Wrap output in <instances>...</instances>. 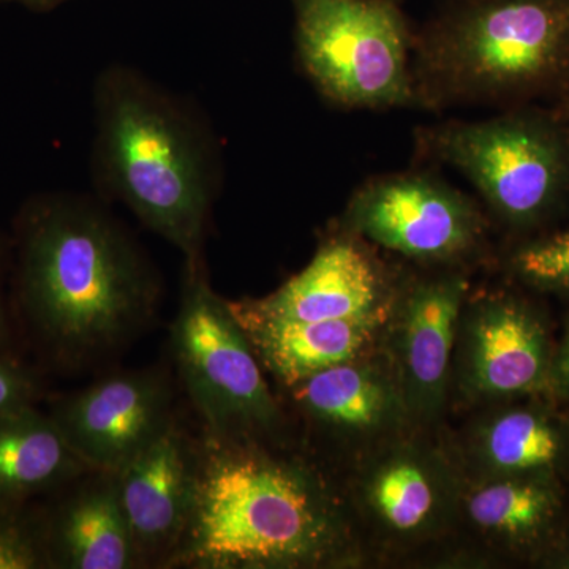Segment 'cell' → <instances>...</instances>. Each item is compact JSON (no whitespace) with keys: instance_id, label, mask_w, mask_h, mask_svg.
<instances>
[{"instance_id":"obj_1","label":"cell","mask_w":569,"mask_h":569,"mask_svg":"<svg viewBox=\"0 0 569 569\" xmlns=\"http://www.w3.org/2000/svg\"><path fill=\"white\" fill-rule=\"evenodd\" d=\"M11 316L43 369L99 365L156 317L162 280L132 234L103 206L39 193L10 236Z\"/></svg>"},{"instance_id":"obj_2","label":"cell","mask_w":569,"mask_h":569,"mask_svg":"<svg viewBox=\"0 0 569 569\" xmlns=\"http://www.w3.org/2000/svg\"><path fill=\"white\" fill-rule=\"evenodd\" d=\"M93 111L99 192L174 246L187 268L204 263L220 183L211 127L189 102L126 66L97 78Z\"/></svg>"},{"instance_id":"obj_3","label":"cell","mask_w":569,"mask_h":569,"mask_svg":"<svg viewBox=\"0 0 569 569\" xmlns=\"http://www.w3.org/2000/svg\"><path fill=\"white\" fill-rule=\"evenodd\" d=\"M346 545L342 515L316 471L257 440L204 437L192 516L168 567H328Z\"/></svg>"},{"instance_id":"obj_4","label":"cell","mask_w":569,"mask_h":569,"mask_svg":"<svg viewBox=\"0 0 569 569\" xmlns=\"http://www.w3.org/2000/svg\"><path fill=\"white\" fill-rule=\"evenodd\" d=\"M411 52L417 104L529 96L569 71V0H459Z\"/></svg>"},{"instance_id":"obj_5","label":"cell","mask_w":569,"mask_h":569,"mask_svg":"<svg viewBox=\"0 0 569 569\" xmlns=\"http://www.w3.org/2000/svg\"><path fill=\"white\" fill-rule=\"evenodd\" d=\"M296 51L318 92L343 108L417 104L413 40L395 0H293Z\"/></svg>"},{"instance_id":"obj_6","label":"cell","mask_w":569,"mask_h":569,"mask_svg":"<svg viewBox=\"0 0 569 569\" xmlns=\"http://www.w3.org/2000/svg\"><path fill=\"white\" fill-rule=\"evenodd\" d=\"M171 347L206 437L257 440L280 425L252 343L230 302L213 291L204 263L186 266Z\"/></svg>"},{"instance_id":"obj_7","label":"cell","mask_w":569,"mask_h":569,"mask_svg":"<svg viewBox=\"0 0 569 569\" xmlns=\"http://www.w3.org/2000/svg\"><path fill=\"white\" fill-rule=\"evenodd\" d=\"M430 156L460 171L501 219L530 223L569 183V144L556 126L512 112L477 122H447L421 132Z\"/></svg>"},{"instance_id":"obj_8","label":"cell","mask_w":569,"mask_h":569,"mask_svg":"<svg viewBox=\"0 0 569 569\" xmlns=\"http://www.w3.org/2000/svg\"><path fill=\"white\" fill-rule=\"evenodd\" d=\"M348 233L430 263L458 261L485 234L478 206L429 173H397L366 182L343 213Z\"/></svg>"},{"instance_id":"obj_9","label":"cell","mask_w":569,"mask_h":569,"mask_svg":"<svg viewBox=\"0 0 569 569\" xmlns=\"http://www.w3.org/2000/svg\"><path fill=\"white\" fill-rule=\"evenodd\" d=\"M48 415L78 459L107 473L121 470L176 419L170 381L157 370L104 377L59 397Z\"/></svg>"},{"instance_id":"obj_10","label":"cell","mask_w":569,"mask_h":569,"mask_svg":"<svg viewBox=\"0 0 569 569\" xmlns=\"http://www.w3.org/2000/svg\"><path fill=\"white\" fill-rule=\"evenodd\" d=\"M200 445L176 419L121 470L119 500L140 567H168L181 546L197 490Z\"/></svg>"},{"instance_id":"obj_11","label":"cell","mask_w":569,"mask_h":569,"mask_svg":"<svg viewBox=\"0 0 569 569\" xmlns=\"http://www.w3.org/2000/svg\"><path fill=\"white\" fill-rule=\"evenodd\" d=\"M468 282L462 274L417 280L397 299L392 372L408 415L436 417L447 400Z\"/></svg>"},{"instance_id":"obj_12","label":"cell","mask_w":569,"mask_h":569,"mask_svg":"<svg viewBox=\"0 0 569 569\" xmlns=\"http://www.w3.org/2000/svg\"><path fill=\"white\" fill-rule=\"evenodd\" d=\"M391 284L355 234L329 238L301 272L274 293L233 302L252 316L284 321H335L380 316L391 302Z\"/></svg>"},{"instance_id":"obj_13","label":"cell","mask_w":569,"mask_h":569,"mask_svg":"<svg viewBox=\"0 0 569 569\" xmlns=\"http://www.w3.org/2000/svg\"><path fill=\"white\" fill-rule=\"evenodd\" d=\"M39 516L48 568L140 567L114 473L88 471L48 496Z\"/></svg>"},{"instance_id":"obj_14","label":"cell","mask_w":569,"mask_h":569,"mask_svg":"<svg viewBox=\"0 0 569 569\" xmlns=\"http://www.w3.org/2000/svg\"><path fill=\"white\" fill-rule=\"evenodd\" d=\"M359 498L381 533L407 542L440 530L458 508L460 492L455 473L436 451L400 445L366 467Z\"/></svg>"},{"instance_id":"obj_15","label":"cell","mask_w":569,"mask_h":569,"mask_svg":"<svg viewBox=\"0 0 569 569\" xmlns=\"http://www.w3.org/2000/svg\"><path fill=\"white\" fill-rule=\"evenodd\" d=\"M546 337L538 321L503 298L471 307L462 335V377L468 391L500 397L531 391L545 380Z\"/></svg>"},{"instance_id":"obj_16","label":"cell","mask_w":569,"mask_h":569,"mask_svg":"<svg viewBox=\"0 0 569 569\" xmlns=\"http://www.w3.org/2000/svg\"><path fill=\"white\" fill-rule=\"evenodd\" d=\"M230 307L258 361L290 389L321 370L361 358L385 320L380 313L351 320L284 321L252 316L233 302Z\"/></svg>"},{"instance_id":"obj_17","label":"cell","mask_w":569,"mask_h":569,"mask_svg":"<svg viewBox=\"0 0 569 569\" xmlns=\"http://www.w3.org/2000/svg\"><path fill=\"white\" fill-rule=\"evenodd\" d=\"M48 411L0 413V509H21L88 473Z\"/></svg>"},{"instance_id":"obj_18","label":"cell","mask_w":569,"mask_h":569,"mask_svg":"<svg viewBox=\"0 0 569 569\" xmlns=\"http://www.w3.org/2000/svg\"><path fill=\"white\" fill-rule=\"evenodd\" d=\"M291 392L312 421L342 432H378L408 415L395 372L361 358L321 370Z\"/></svg>"},{"instance_id":"obj_19","label":"cell","mask_w":569,"mask_h":569,"mask_svg":"<svg viewBox=\"0 0 569 569\" xmlns=\"http://www.w3.org/2000/svg\"><path fill=\"white\" fill-rule=\"evenodd\" d=\"M563 440L552 422L537 411L508 410L478 430L475 455L493 477L533 473L557 462Z\"/></svg>"},{"instance_id":"obj_20","label":"cell","mask_w":569,"mask_h":569,"mask_svg":"<svg viewBox=\"0 0 569 569\" xmlns=\"http://www.w3.org/2000/svg\"><path fill=\"white\" fill-rule=\"evenodd\" d=\"M460 498L479 533L511 541L538 533L556 511L552 492L522 475L493 477Z\"/></svg>"},{"instance_id":"obj_21","label":"cell","mask_w":569,"mask_h":569,"mask_svg":"<svg viewBox=\"0 0 569 569\" xmlns=\"http://www.w3.org/2000/svg\"><path fill=\"white\" fill-rule=\"evenodd\" d=\"M48 568L39 505L0 509V569Z\"/></svg>"},{"instance_id":"obj_22","label":"cell","mask_w":569,"mask_h":569,"mask_svg":"<svg viewBox=\"0 0 569 569\" xmlns=\"http://www.w3.org/2000/svg\"><path fill=\"white\" fill-rule=\"evenodd\" d=\"M516 269L530 282L569 288V231L516 254Z\"/></svg>"},{"instance_id":"obj_23","label":"cell","mask_w":569,"mask_h":569,"mask_svg":"<svg viewBox=\"0 0 569 569\" xmlns=\"http://www.w3.org/2000/svg\"><path fill=\"white\" fill-rule=\"evenodd\" d=\"M44 396L40 370L14 353H0V413L39 403Z\"/></svg>"},{"instance_id":"obj_24","label":"cell","mask_w":569,"mask_h":569,"mask_svg":"<svg viewBox=\"0 0 569 569\" xmlns=\"http://www.w3.org/2000/svg\"><path fill=\"white\" fill-rule=\"evenodd\" d=\"M11 249L10 238L0 234V353H13L11 350V306L6 293V284L10 282Z\"/></svg>"},{"instance_id":"obj_25","label":"cell","mask_w":569,"mask_h":569,"mask_svg":"<svg viewBox=\"0 0 569 569\" xmlns=\"http://www.w3.org/2000/svg\"><path fill=\"white\" fill-rule=\"evenodd\" d=\"M6 2L20 3L22 7L37 11H47L61 6L67 0H6Z\"/></svg>"},{"instance_id":"obj_26","label":"cell","mask_w":569,"mask_h":569,"mask_svg":"<svg viewBox=\"0 0 569 569\" xmlns=\"http://www.w3.org/2000/svg\"><path fill=\"white\" fill-rule=\"evenodd\" d=\"M563 369H565V373H567V377L569 378V342H568L567 351H565Z\"/></svg>"}]
</instances>
